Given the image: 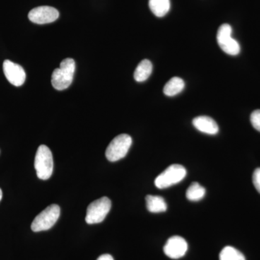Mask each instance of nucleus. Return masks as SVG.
I'll list each match as a JSON object with an SVG mask.
<instances>
[{"label":"nucleus","instance_id":"obj_20","mask_svg":"<svg viewBox=\"0 0 260 260\" xmlns=\"http://www.w3.org/2000/svg\"><path fill=\"white\" fill-rule=\"evenodd\" d=\"M97 260H114V258L110 254H102L98 258Z\"/></svg>","mask_w":260,"mask_h":260},{"label":"nucleus","instance_id":"obj_8","mask_svg":"<svg viewBox=\"0 0 260 260\" xmlns=\"http://www.w3.org/2000/svg\"><path fill=\"white\" fill-rule=\"evenodd\" d=\"M59 16V11L49 6L38 7L30 10L28 13L29 20L32 23L40 25L53 23L57 20Z\"/></svg>","mask_w":260,"mask_h":260},{"label":"nucleus","instance_id":"obj_9","mask_svg":"<svg viewBox=\"0 0 260 260\" xmlns=\"http://www.w3.org/2000/svg\"><path fill=\"white\" fill-rule=\"evenodd\" d=\"M3 71L7 79L12 85L19 87L25 83L26 74L20 65L7 59L3 63Z\"/></svg>","mask_w":260,"mask_h":260},{"label":"nucleus","instance_id":"obj_5","mask_svg":"<svg viewBox=\"0 0 260 260\" xmlns=\"http://www.w3.org/2000/svg\"><path fill=\"white\" fill-rule=\"evenodd\" d=\"M112 208V202L107 197H103L88 205L85 222L88 224L102 223Z\"/></svg>","mask_w":260,"mask_h":260},{"label":"nucleus","instance_id":"obj_15","mask_svg":"<svg viewBox=\"0 0 260 260\" xmlns=\"http://www.w3.org/2000/svg\"><path fill=\"white\" fill-rule=\"evenodd\" d=\"M185 84L184 80L178 77H174L168 81L164 88V93L167 96H174L184 90Z\"/></svg>","mask_w":260,"mask_h":260},{"label":"nucleus","instance_id":"obj_12","mask_svg":"<svg viewBox=\"0 0 260 260\" xmlns=\"http://www.w3.org/2000/svg\"><path fill=\"white\" fill-rule=\"evenodd\" d=\"M145 200L147 209L150 213H159L167 211V203L162 197L147 195Z\"/></svg>","mask_w":260,"mask_h":260},{"label":"nucleus","instance_id":"obj_10","mask_svg":"<svg viewBox=\"0 0 260 260\" xmlns=\"http://www.w3.org/2000/svg\"><path fill=\"white\" fill-rule=\"evenodd\" d=\"M187 249V243L185 239L179 236H174L167 241L164 251L166 255L171 259H177L185 255Z\"/></svg>","mask_w":260,"mask_h":260},{"label":"nucleus","instance_id":"obj_17","mask_svg":"<svg viewBox=\"0 0 260 260\" xmlns=\"http://www.w3.org/2000/svg\"><path fill=\"white\" fill-rule=\"evenodd\" d=\"M220 260H246L245 256L241 251L232 246L224 247L219 255Z\"/></svg>","mask_w":260,"mask_h":260},{"label":"nucleus","instance_id":"obj_3","mask_svg":"<svg viewBox=\"0 0 260 260\" xmlns=\"http://www.w3.org/2000/svg\"><path fill=\"white\" fill-rule=\"evenodd\" d=\"M59 215L60 208L59 205H49L34 218L31 224V230L34 232L49 230L56 223Z\"/></svg>","mask_w":260,"mask_h":260},{"label":"nucleus","instance_id":"obj_2","mask_svg":"<svg viewBox=\"0 0 260 260\" xmlns=\"http://www.w3.org/2000/svg\"><path fill=\"white\" fill-rule=\"evenodd\" d=\"M34 167L39 179L47 180L52 175L54 168L52 153L46 145H40L38 148Z\"/></svg>","mask_w":260,"mask_h":260},{"label":"nucleus","instance_id":"obj_16","mask_svg":"<svg viewBox=\"0 0 260 260\" xmlns=\"http://www.w3.org/2000/svg\"><path fill=\"white\" fill-rule=\"evenodd\" d=\"M205 194V188L198 182L191 183L186 192V198L193 202L200 201L204 198Z\"/></svg>","mask_w":260,"mask_h":260},{"label":"nucleus","instance_id":"obj_4","mask_svg":"<svg viewBox=\"0 0 260 260\" xmlns=\"http://www.w3.org/2000/svg\"><path fill=\"white\" fill-rule=\"evenodd\" d=\"M133 140L129 135H118L109 143L106 150V157L109 161L115 162L124 158L131 147Z\"/></svg>","mask_w":260,"mask_h":260},{"label":"nucleus","instance_id":"obj_13","mask_svg":"<svg viewBox=\"0 0 260 260\" xmlns=\"http://www.w3.org/2000/svg\"><path fill=\"white\" fill-rule=\"evenodd\" d=\"M153 70V64L148 59L140 61L134 73V78L137 82H144L150 76Z\"/></svg>","mask_w":260,"mask_h":260},{"label":"nucleus","instance_id":"obj_11","mask_svg":"<svg viewBox=\"0 0 260 260\" xmlns=\"http://www.w3.org/2000/svg\"><path fill=\"white\" fill-rule=\"evenodd\" d=\"M193 125L201 133L208 135H216L219 127L217 123L212 118L207 116H200L194 118L192 121Z\"/></svg>","mask_w":260,"mask_h":260},{"label":"nucleus","instance_id":"obj_19","mask_svg":"<svg viewBox=\"0 0 260 260\" xmlns=\"http://www.w3.org/2000/svg\"><path fill=\"white\" fill-rule=\"evenodd\" d=\"M253 184L258 192L260 193V168L256 169L253 174Z\"/></svg>","mask_w":260,"mask_h":260},{"label":"nucleus","instance_id":"obj_14","mask_svg":"<svg viewBox=\"0 0 260 260\" xmlns=\"http://www.w3.org/2000/svg\"><path fill=\"white\" fill-rule=\"evenodd\" d=\"M170 0H149V8L156 17L165 16L170 10Z\"/></svg>","mask_w":260,"mask_h":260},{"label":"nucleus","instance_id":"obj_21","mask_svg":"<svg viewBox=\"0 0 260 260\" xmlns=\"http://www.w3.org/2000/svg\"><path fill=\"white\" fill-rule=\"evenodd\" d=\"M2 198H3V191L0 189V201H1Z\"/></svg>","mask_w":260,"mask_h":260},{"label":"nucleus","instance_id":"obj_6","mask_svg":"<svg viewBox=\"0 0 260 260\" xmlns=\"http://www.w3.org/2000/svg\"><path fill=\"white\" fill-rule=\"evenodd\" d=\"M186 175L185 168L179 164H173L156 177L155 184L158 189H166L180 182Z\"/></svg>","mask_w":260,"mask_h":260},{"label":"nucleus","instance_id":"obj_1","mask_svg":"<svg viewBox=\"0 0 260 260\" xmlns=\"http://www.w3.org/2000/svg\"><path fill=\"white\" fill-rule=\"evenodd\" d=\"M75 72L74 59L67 58L61 61L60 68H56L51 75V84L57 90L69 88L73 83Z\"/></svg>","mask_w":260,"mask_h":260},{"label":"nucleus","instance_id":"obj_18","mask_svg":"<svg viewBox=\"0 0 260 260\" xmlns=\"http://www.w3.org/2000/svg\"><path fill=\"white\" fill-rule=\"evenodd\" d=\"M250 121L253 127L260 133V109L251 113Z\"/></svg>","mask_w":260,"mask_h":260},{"label":"nucleus","instance_id":"obj_7","mask_svg":"<svg viewBox=\"0 0 260 260\" xmlns=\"http://www.w3.org/2000/svg\"><path fill=\"white\" fill-rule=\"evenodd\" d=\"M232 28L229 24H223L217 32V42L220 49L229 55L237 56L240 53L239 42L232 37Z\"/></svg>","mask_w":260,"mask_h":260}]
</instances>
